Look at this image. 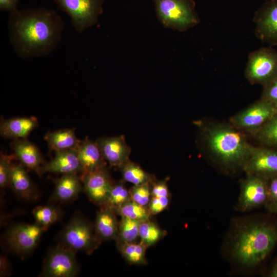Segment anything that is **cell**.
Returning <instances> with one entry per match:
<instances>
[{"label":"cell","mask_w":277,"mask_h":277,"mask_svg":"<svg viewBox=\"0 0 277 277\" xmlns=\"http://www.w3.org/2000/svg\"><path fill=\"white\" fill-rule=\"evenodd\" d=\"M256 37L270 46L277 45V0H268L255 12L253 19Z\"/></svg>","instance_id":"obj_12"},{"label":"cell","mask_w":277,"mask_h":277,"mask_svg":"<svg viewBox=\"0 0 277 277\" xmlns=\"http://www.w3.org/2000/svg\"><path fill=\"white\" fill-rule=\"evenodd\" d=\"M277 242V229L266 223L245 225L238 232L233 246L232 254L241 264L254 266L263 261Z\"/></svg>","instance_id":"obj_3"},{"label":"cell","mask_w":277,"mask_h":277,"mask_svg":"<svg viewBox=\"0 0 277 277\" xmlns=\"http://www.w3.org/2000/svg\"><path fill=\"white\" fill-rule=\"evenodd\" d=\"M70 18L75 30L82 32L97 23L104 0H52Z\"/></svg>","instance_id":"obj_6"},{"label":"cell","mask_w":277,"mask_h":277,"mask_svg":"<svg viewBox=\"0 0 277 277\" xmlns=\"http://www.w3.org/2000/svg\"><path fill=\"white\" fill-rule=\"evenodd\" d=\"M170 201V197H152L147 206L150 214L156 215L164 211L168 207Z\"/></svg>","instance_id":"obj_34"},{"label":"cell","mask_w":277,"mask_h":277,"mask_svg":"<svg viewBox=\"0 0 277 277\" xmlns=\"http://www.w3.org/2000/svg\"><path fill=\"white\" fill-rule=\"evenodd\" d=\"M131 200L129 189L125 185V182L120 181L113 182L105 204L113 209L118 207Z\"/></svg>","instance_id":"obj_30"},{"label":"cell","mask_w":277,"mask_h":277,"mask_svg":"<svg viewBox=\"0 0 277 277\" xmlns=\"http://www.w3.org/2000/svg\"><path fill=\"white\" fill-rule=\"evenodd\" d=\"M55 188L51 197L53 202L65 203L72 201L83 189V183L78 173L62 174L55 179Z\"/></svg>","instance_id":"obj_18"},{"label":"cell","mask_w":277,"mask_h":277,"mask_svg":"<svg viewBox=\"0 0 277 277\" xmlns=\"http://www.w3.org/2000/svg\"><path fill=\"white\" fill-rule=\"evenodd\" d=\"M194 124L202 152L226 170H244L255 147L244 132L230 123L199 120Z\"/></svg>","instance_id":"obj_2"},{"label":"cell","mask_w":277,"mask_h":277,"mask_svg":"<svg viewBox=\"0 0 277 277\" xmlns=\"http://www.w3.org/2000/svg\"><path fill=\"white\" fill-rule=\"evenodd\" d=\"M269 275L271 277H277V262L274 263Z\"/></svg>","instance_id":"obj_41"},{"label":"cell","mask_w":277,"mask_h":277,"mask_svg":"<svg viewBox=\"0 0 277 277\" xmlns=\"http://www.w3.org/2000/svg\"><path fill=\"white\" fill-rule=\"evenodd\" d=\"M19 0H0V10L10 13L18 10L17 5Z\"/></svg>","instance_id":"obj_39"},{"label":"cell","mask_w":277,"mask_h":277,"mask_svg":"<svg viewBox=\"0 0 277 277\" xmlns=\"http://www.w3.org/2000/svg\"><path fill=\"white\" fill-rule=\"evenodd\" d=\"M54 157L45 162L39 169L38 175L45 173L68 174L82 172V167L76 150L55 151Z\"/></svg>","instance_id":"obj_16"},{"label":"cell","mask_w":277,"mask_h":277,"mask_svg":"<svg viewBox=\"0 0 277 277\" xmlns=\"http://www.w3.org/2000/svg\"><path fill=\"white\" fill-rule=\"evenodd\" d=\"M268 203H277V175L268 180Z\"/></svg>","instance_id":"obj_37"},{"label":"cell","mask_w":277,"mask_h":277,"mask_svg":"<svg viewBox=\"0 0 277 277\" xmlns=\"http://www.w3.org/2000/svg\"><path fill=\"white\" fill-rule=\"evenodd\" d=\"M254 135L265 146L277 150V111Z\"/></svg>","instance_id":"obj_31"},{"label":"cell","mask_w":277,"mask_h":277,"mask_svg":"<svg viewBox=\"0 0 277 277\" xmlns=\"http://www.w3.org/2000/svg\"><path fill=\"white\" fill-rule=\"evenodd\" d=\"M166 234V232L150 219L141 222L139 239L147 248L159 242Z\"/></svg>","instance_id":"obj_26"},{"label":"cell","mask_w":277,"mask_h":277,"mask_svg":"<svg viewBox=\"0 0 277 277\" xmlns=\"http://www.w3.org/2000/svg\"><path fill=\"white\" fill-rule=\"evenodd\" d=\"M32 214L35 222L47 230L60 220L63 214L61 209L53 205L38 206L33 209Z\"/></svg>","instance_id":"obj_27"},{"label":"cell","mask_w":277,"mask_h":277,"mask_svg":"<svg viewBox=\"0 0 277 277\" xmlns=\"http://www.w3.org/2000/svg\"><path fill=\"white\" fill-rule=\"evenodd\" d=\"M38 126L37 120L33 116L3 119L0 124V134L6 138L25 139Z\"/></svg>","instance_id":"obj_20"},{"label":"cell","mask_w":277,"mask_h":277,"mask_svg":"<svg viewBox=\"0 0 277 277\" xmlns=\"http://www.w3.org/2000/svg\"><path fill=\"white\" fill-rule=\"evenodd\" d=\"M151 193L152 197H170L167 180H154L151 184Z\"/></svg>","instance_id":"obj_36"},{"label":"cell","mask_w":277,"mask_h":277,"mask_svg":"<svg viewBox=\"0 0 277 277\" xmlns=\"http://www.w3.org/2000/svg\"><path fill=\"white\" fill-rule=\"evenodd\" d=\"M125 182L137 185L146 183L151 184L156 180L155 176L144 170L137 164L129 160L118 168Z\"/></svg>","instance_id":"obj_24"},{"label":"cell","mask_w":277,"mask_h":277,"mask_svg":"<svg viewBox=\"0 0 277 277\" xmlns=\"http://www.w3.org/2000/svg\"><path fill=\"white\" fill-rule=\"evenodd\" d=\"M277 108L261 98L230 118V123L237 129L255 134L273 116Z\"/></svg>","instance_id":"obj_9"},{"label":"cell","mask_w":277,"mask_h":277,"mask_svg":"<svg viewBox=\"0 0 277 277\" xmlns=\"http://www.w3.org/2000/svg\"><path fill=\"white\" fill-rule=\"evenodd\" d=\"M129 192L131 200L141 206L147 207L152 197L151 184L133 185L129 189Z\"/></svg>","instance_id":"obj_32"},{"label":"cell","mask_w":277,"mask_h":277,"mask_svg":"<svg viewBox=\"0 0 277 277\" xmlns=\"http://www.w3.org/2000/svg\"><path fill=\"white\" fill-rule=\"evenodd\" d=\"M112 208L106 205L101 206L97 211L94 225L102 241L116 240L120 222Z\"/></svg>","instance_id":"obj_21"},{"label":"cell","mask_w":277,"mask_h":277,"mask_svg":"<svg viewBox=\"0 0 277 277\" xmlns=\"http://www.w3.org/2000/svg\"><path fill=\"white\" fill-rule=\"evenodd\" d=\"M117 215L121 217L143 222L150 219L148 207L141 206L132 200L113 209Z\"/></svg>","instance_id":"obj_28"},{"label":"cell","mask_w":277,"mask_h":277,"mask_svg":"<svg viewBox=\"0 0 277 277\" xmlns=\"http://www.w3.org/2000/svg\"><path fill=\"white\" fill-rule=\"evenodd\" d=\"M76 152L82 167L81 176L106 166L107 162L96 141L85 138L81 141Z\"/></svg>","instance_id":"obj_19"},{"label":"cell","mask_w":277,"mask_h":277,"mask_svg":"<svg viewBox=\"0 0 277 277\" xmlns=\"http://www.w3.org/2000/svg\"><path fill=\"white\" fill-rule=\"evenodd\" d=\"M116 247L124 259L130 264L143 265L147 263V247L142 242L116 243Z\"/></svg>","instance_id":"obj_25"},{"label":"cell","mask_w":277,"mask_h":277,"mask_svg":"<svg viewBox=\"0 0 277 277\" xmlns=\"http://www.w3.org/2000/svg\"><path fill=\"white\" fill-rule=\"evenodd\" d=\"M268 203V181L261 176L247 174L241 183L238 207L242 211L266 205Z\"/></svg>","instance_id":"obj_11"},{"label":"cell","mask_w":277,"mask_h":277,"mask_svg":"<svg viewBox=\"0 0 277 277\" xmlns=\"http://www.w3.org/2000/svg\"><path fill=\"white\" fill-rule=\"evenodd\" d=\"M16 158L13 154L1 153L0 156V187L1 189L9 186V179L13 165L12 161Z\"/></svg>","instance_id":"obj_33"},{"label":"cell","mask_w":277,"mask_h":277,"mask_svg":"<svg viewBox=\"0 0 277 277\" xmlns=\"http://www.w3.org/2000/svg\"><path fill=\"white\" fill-rule=\"evenodd\" d=\"M10 146L16 159L26 168L37 173L45 163L38 147L26 138L13 140Z\"/></svg>","instance_id":"obj_17"},{"label":"cell","mask_w":277,"mask_h":277,"mask_svg":"<svg viewBox=\"0 0 277 277\" xmlns=\"http://www.w3.org/2000/svg\"><path fill=\"white\" fill-rule=\"evenodd\" d=\"M141 222L121 217L116 243L136 242L139 239V228Z\"/></svg>","instance_id":"obj_29"},{"label":"cell","mask_w":277,"mask_h":277,"mask_svg":"<svg viewBox=\"0 0 277 277\" xmlns=\"http://www.w3.org/2000/svg\"><path fill=\"white\" fill-rule=\"evenodd\" d=\"M266 206L270 212L277 213V203L268 204Z\"/></svg>","instance_id":"obj_40"},{"label":"cell","mask_w":277,"mask_h":277,"mask_svg":"<svg viewBox=\"0 0 277 277\" xmlns=\"http://www.w3.org/2000/svg\"><path fill=\"white\" fill-rule=\"evenodd\" d=\"M159 21L165 28L181 32L200 22L193 0H152Z\"/></svg>","instance_id":"obj_4"},{"label":"cell","mask_w":277,"mask_h":277,"mask_svg":"<svg viewBox=\"0 0 277 277\" xmlns=\"http://www.w3.org/2000/svg\"><path fill=\"white\" fill-rule=\"evenodd\" d=\"M11 267L7 258L3 255L0 256V276L1 277L10 275Z\"/></svg>","instance_id":"obj_38"},{"label":"cell","mask_w":277,"mask_h":277,"mask_svg":"<svg viewBox=\"0 0 277 277\" xmlns=\"http://www.w3.org/2000/svg\"><path fill=\"white\" fill-rule=\"evenodd\" d=\"M247 174L261 176L267 180L277 175V150L264 146L256 147L244 170Z\"/></svg>","instance_id":"obj_14"},{"label":"cell","mask_w":277,"mask_h":277,"mask_svg":"<svg viewBox=\"0 0 277 277\" xmlns=\"http://www.w3.org/2000/svg\"><path fill=\"white\" fill-rule=\"evenodd\" d=\"M9 186L23 199L31 200L36 196L34 185L26 168L20 163H13Z\"/></svg>","instance_id":"obj_22"},{"label":"cell","mask_w":277,"mask_h":277,"mask_svg":"<svg viewBox=\"0 0 277 277\" xmlns=\"http://www.w3.org/2000/svg\"><path fill=\"white\" fill-rule=\"evenodd\" d=\"M75 254V252L58 243L48 251L39 276H76L79 267Z\"/></svg>","instance_id":"obj_10"},{"label":"cell","mask_w":277,"mask_h":277,"mask_svg":"<svg viewBox=\"0 0 277 277\" xmlns=\"http://www.w3.org/2000/svg\"><path fill=\"white\" fill-rule=\"evenodd\" d=\"M261 98L268 101L277 108V77L263 86Z\"/></svg>","instance_id":"obj_35"},{"label":"cell","mask_w":277,"mask_h":277,"mask_svg":"<svg viewBox=\"0 0 277 277\" xmlns=\"http://www.w3.org/2000/svg\"><path fill=\"white\" fill-rule=\"evenodd\" d=\"M8 28L15 52L28 58L51 53L62 38L64 23L54 10L38 8L10 13Z\"/></svg>","instance_id":"obj_1"},{"label":"cell","mask_w":277,"mask_h":277,"mask_svg":"<svg viewBox=\"0 0 277 277\" xmlns=\"http://www.w3.org/2000/svg\"><path fill=\"white\" fill-rule=\"evenodd\" d=\"M245 75L252 84L264 86L277 77V51L262 47L250 53Z\"/></svg>","instance_id":"obj_7"},{"label":"cell","mask_w":277,"mask_h":277,"mask_svg":"<svg viewBox=\"0 0 277 277\" xmlns=\"http://www.w3.org/2000/svg\"><path fill=\"white\" fill-rule=\"evenodd\" d=\"M51 150H77L82 141L76 137L75 130L66 128L48 132L44 136Z\"/></svg>","instance_id":"obj_23"},{"label":"cell","mask_w":277,"mask_h":277,"mask_svg":"<svg viewBox=\"0 0 277 277\" xmlns=\"http://www.w3.org/2000/svg\"><path fill=\"white\" fill-rule=\"evenodd\" d=\"M95 141L104 159L110 166L118 169L130 160L131 148L124 135L101 136Z\"/></svg>","instance_id":"obj_15"},{"label":"cell","mask_w":277,"mask_h":277,"mask_svg":"<svg viewBox=\"0 0 277 277\" xmlns=\"http://www.w3.org/2000/svg\"><path fill=\"white\" fill-rule=\"evenodd\" d=\"M102 241L94 224L80 215L74 216L60 233L59 244L77 252L91 254Z\"/></svg>","instance_id":"obj_5"},{"label":"cell","mask_w":277,"mask_h":277,"mask_svg":"<svg viewBox=\"0 0 277 277\" xmlns=\"http://www.w3.org/2000/svg\"><path fill=\"white\" fill-rule=\"evenodd\" d=\"M46 230V229L35 222L14 224L6 231L7 246L13 253L25 258L35 249Z\"/></svg>","instance_id":"obj_8"},{"label":"cell","mask_w":277,"mask_h":277,"mask_svg":"<svg viewBox=\"0 0 277 277\" xmlns=\"http://www.w3.org/2000/svg\"><path fill=\"white\" fill-rule=\"evenodd\" d=\"M80 176L83 190L89 199L97 205H103L113 183L107 167Z\"/></svg>","instance_id":"obj_13"}]
</instances>
